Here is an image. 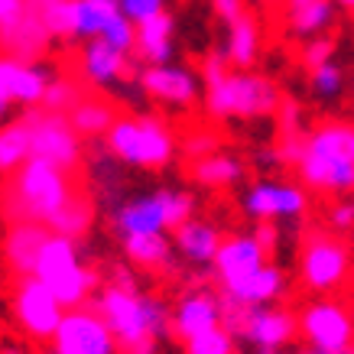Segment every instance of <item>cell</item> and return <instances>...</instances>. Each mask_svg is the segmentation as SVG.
I'll return each instance as SVG.
<instances>
[{
  "instance_id": "74e56055",
  "label": "cell",
  "mask_w": 354,
  "mask_h": 354,
  "mask_svg": "<svg viewBox=\"0 0 354 354\" xmlns=\"http://www.w3.org/2000/svg\"><path fill=\"white\" fill-rule=\"evenodd\" d=\"M273 118H277L279 133H306V111H302V104L292 95H283Z\"/></svg>"
},
{
  "instance_id": "11a10c76",
  "label": "cell",
  "mask_w": 354,
  "mask_h": 354,
  "mask_svg": "<svg viewBox=\"0 0 354 354\" xmlns=\"http://www.w3.org/2000/svg\"><path fill=\"white\" fill-rule=\"evenodd\" d=\"M254 354H286V351H254Z\"/></svg>"
},
{
  "instance_id": "7c38bea8",
  "label": "cell",
  "mask_w": 354,
  "mask_h": 354,
  "mask_svg": "<svg viewBox=\"0 0 354 354\" xmlns=\"http://www.w3.org/2000/svg\"><path fill=\"white\" fill-rule=\"evenodd\" d=\"M241 208L247 218L254 221H299L309 212V189L290 179H277V176H263L244 189L241 195Z\"/></svg>"
},
{
  "instance_id": "8d00e7d4",
  "label": "cell",
  "mask_w": 354,
  "mask_h": 354,
  "mask_svg": "<svg viewBox=\"0 0 354 354\" xmlns=\"http://www.w3.org/2000/svg\"><path fill=\"white\" fill-rule=\"evenodd\" d=\"M215 150H221V140H218L215 130H208V127H192L183 140H179V153L192 162L208 156V153H215Z\"/></svg>"
},
{
  "instance_id": "f546056e",
  "label": "cell",
  "mask_w": 354,
  "mask_h": 354,
  "mask_svg": "<svg viewBox=\"0 0 354 354\" xmlns=\"http://www.w3.org/2000/svg\"><path fill=\"white\" fill-rule=\"evenodd\" d=\"M338 17V3L335 0H306L290 7L286 20H290V32L299 39H312V36H325L335 26Z\"/></svg>"
},
{
  "instance_id": "ffe728a7",
  "label": "cell",
  "mask_w": 354,
  "mask_h": 354,
  "mask_svg": "<svg viewBox=\"0 0 354 354\" xmlns=\"http://www.w3.org/2000/svg\"><path fill=\"white\" fill-rule=\"evenodd\" d=\"M225 234L215 221L208 218H185L183 225L172 231V247H176V257H183L192 270H212V260H215L218 247H221Z\"/></svg>"
},
{
  "instance_id": "836d02e7",
  "label": "cell",
  "mask_w": 354,
  "mask_h": 354,
  "mask_svg": "<svg viewBox=\"0 0 354 354\" xmlns=\"http://www.w3.org/2000/svg\"><path fill=\"white\" fill-rule=\"evenodd\" d=\"M348 91V75L338 62H325L319 68H309V95L322 104H335L342 101V95Z\"/></svg>"
},
{
  "instance_id": "7bdbcfd3",
  "label": "cell",
  "mask_w": 354,
  "mask_h": 354,
  "mask_svg": "<svg viewBox=\"0 0 354 354\" xmlns=\"http://www.w3.org/2000/svg\"><path fill=\"white\" fill-rule=\"evenodd\" d=\"M328 225H332V231H338V234L354 231V198L338 195V202L328 208Z\"/></svg>"
},
{
  "instance_id": "7dc6e473",
  "label": "cell",
  "mask_w": 354,
  "mask_h": 354,
  "mask_svg": "<svg viewBox=\"0 0 354 354\" xmlns=\"http://www.w3.org/2000/svg\"><path fill=\"white\" fill-rule=\"evenodd\" d=\"M254 237H257L260 244H263V250H267L270 257L277 254V244H279L277 221H257V227H254Z\"/></svg>"
},
{
  "instance_id": "603a6c76",
  "label": "cell",
  "mask_w": 354,
  "mask_h": 354,
  "mask_svg": "<svg viewBox=\"0 0 354 354\" xmlns=\"http://www.w3.org/2000/svg\"><path fill=\"white\" fill-rule=\"evenodd\" d=\"M88 179H91V189H95V202L101 212H114L127 195H124V185H127V166L114 156V153L104 147V153L91 156V166H88Z\"/></svg>"
},
{
  "instance_id": "7a4b0ae2",
  "label": "cell",
  "mask_w": 354,
  "mask_h": 354,
  "mask_svg": "<svg viewBox=\"0 0 354 354\" xmlns=\"http://www.w3.org/2000/svg\"><path fill=\"white\" fill-rule=\"evenodd\" d=\"M296 172L315 195H354V120L312 127Z\"/></svg>"
},
{
  "instance_id": "5b68a950",
  "label": "cell",
  "mask_w": 354,
  "mask_h": 354,
  "mask_svg": "<svg viewBox=\"0 0 354 354\" xmlns=\"http://www.w3.org/2000/svg\"><path fill=\"white\" fill-rule=\"evenodd\" d=\"M104 147L127 169L156 172L172 166L176 153H179V137L166 120L153 118V114H133V118L114 120V127L104 137Z\"/></svg>"
},
{
  "instance_id": "52a82bcc",
  "label": "cell",
  "mask_w": 354,
  "mask_h": 354,
  "mask_svg": "<svg viewBox=\"0 0 354 354\" xmlns=\"http://www.w3.org/2000/svg\"><path fill=\"white\" fill-rule=\"evenodd\" d=\"M195 198L183 189H153V192L130 195L111 212V227L114 234L140 237V234H169L192 218Z\"/></svg>"
},
{
  "instance_id": "f5cc1de1",
  "label": "cell",
  "mask_w": 354,
  "mask_h": 354,
  "mask_svg": "<svg viewBox=\"0 0 354 354\" xmlns=\"http://www.w3.org/2000/svg\"><path fill=\"white\" fill-rule=\"evenodd\" d=\"M338 3V10H344V13H354V0H335Z\"/></svg>"
},
{
  "instance_id": "44dd1931",
  "label": "cell",
  "mask_w": 354,
  "mask_h": 354,
  "mask_svg": "<svg viewBox=\"0 0 354 354\" xmlns=\"http://www.w3.org/2000/svg\"><path fill=\"white\" fill-rule=\"evenodd\" d=\"M49 225L43 221H10L7 234H3V260L10 263L17 277H30L36 267V257L43 244L49 241Z\"/></svg>"
},
{
  "instance_id": "d590c367",
  "label": "cell",
  "mask_w": 354,
  "mask_h": 354,
  "mask_svg": "<svg viewBox=\"0 0 354 354\" xmlns=\"http://www.w3.org/2000/svg\"><path fill=\"white\" fill-rule=\"evenodd\" d=\"M82 97H85V91H82V85H78L75 78L53 75V82H49V88H46V97H43V104H39V108L59 111V114H68V111L75 108Z\"/></svg>"
},
{
  "instance_id": "c3c4849f",
  "label": "cell",
  "mask_w": 354,
  "mask_h": 354,
  "mask_svg": "<svg viewBox=\"0 0 354 354\" xmlns=\"http://www.w3.org/2000/svg\"><path fill=\"white\" fill-rule=\"evenodd\" d=\"M111 283H114V286H124V290H140L133 263H114V267H111Z\"/></svg>"
},
{
  "instance_id": "bcb514c9",
  "label": "cell",
  "mask_w": 354,
  "mask_h": 354,
  "mask_svg": "<svg viewBox=\"0 0 354 354\" xmlns=\"http://www.w3.org/2000/svg\"><path fill=\"white\" fill-rule=\"evenodd\" d=\"M212 10H215V17L221 23H234L237 17H244V0H212Z\"/></svg>"
},
{
  "instance_id": "681fc988",
  "label": "cell",
  "mask_w": 354,
  "mask_h": 354,
  "mask_svg": "<svg viewBox=\"0 0 354 354\" xmlns=\"http://www.w3.org/2000/svg\"><path fill=\"white\" fill-rule=\"evenodd\" d=\"M254 160H257L260 169H273V166H279L277 147H260V150H254Z\"/></svg>"
},
{
  "instance_id": "ab89813d",
  "label": "cell",
  "mask_w": 354,
  "mask_h": 354,
  "mask_svg": "<svg viewBox=\"0 0 354 354\" xmlns=\"http://www.w3.org/2000/svg\"><path fill=\"white\" fill-rule=\"evenodd\" d=\"M306 137H309V130L306 133H279L277 137V156H279V166H299L302 160V150H306Z\"/></svg>"
},
{
  "instance_id": "60d3db41",
  "label": "cell",
  "mask_w": 354,
  "mask_h": 354,
  "mask_svg": "<svg viewBox=\"0 0 354 354\" xmlns=\"http://www.w3.org/2000/svg\"><path fill=\"white\" fill-rule=\"evenodd\" d=\"M118 3H120V13L130 23H137V26L153 20V17H160V13H166V0H118Z\"/></svg>"
},
{
  "instance_id": "db71d44e",
  "label": "cell",
  "mask_w": 354,
  "mask_h": 354,
  "mask_svg": "<svg viewBox=\"0 0 354 354\" xmlns=\"http://www.w3.org/2000/svg\"><path fill=\"white\" fill-rule=\"evenodd\" d=\"M0 354H26V351H20V348H3Z\"/></svg>"
},
{
  "instance_id": "30bf717a",
  "label": "cell",
  "mask_w": 354,
  "mask_h": 354,
  "mask_svg": "<svg viewBox=\"0 0 354 354\" xmlns=\"http://www.w3.org/2000/svg\"><path fill=\"white\" fill-rule=\"evenodd\" d=\"M30 120V137H32V156L59 166V169L72 172L82 166V133L72 127L68 114L46 108H30L26 111Z\"/></svg>"
},
{
  "instance_id": "2e32d148",
  "label": "cell",
  "mask_w": 354,
  "mask_h": 354,
  "mask_svg": "<svg viewBox=\"0 0 354 354\" xmlns=\"http://www.w3.org/2000/svg\"><path fill=\"white\" fill-rule=\"evenodd\" d=\"M133 78L140 82V88L147 91V97L160 101V104H169V108L189 111L198 104L202 95V75L185 68L179 62H162V65H140Z\"/></svg>"
},
{
  "instance_id": "9f6ffc18",
  "label": "cell",
  "mask_w": 354,
  "mask_h": 354,
  "mask_svg": "<svg viewBox=\"0 0 354 354\" xmlns=\"http://www.w3.org/2000/svg\"><path fill=\"white\" fill-rule=\"evenodd\" d=\"M286 3H290V7H296V3H306V0H286Z\"/></svg>"
},
{
  "instance_id": "d6a6232c",
  "label": "cell",
  "mask_w": 354,
  "mask_h": 354,
  "mask_svg": "<svg viewBox=\"0 0 354 354\" xmlns=\"http://www.w3.org/2000/svg\"><path fill=\"white\" fill-rule=\"evenodd\" d=\"M91 225H95V202H91L88 195H78V192L49 218V231H53V234L75 237V241H82V237L91 231Z\"/></svg>"
},
{
  "instance_id": "d4e9b609",
  "label": "cell",
  "mask_w": 354,
  "mask_h": 354,
  "mask_svg": "<svg viewBox=\"0 0 354 354\" xmlns=\"http://www.w3.org/2000/svg\"><path fill=\"white\" fill-rule=\"evenodd\" d=\"M290 292V283H286V273L277 263H263V267L247 279L241 290L221 296L225 302H234V306H270V302H283Z\"/></svg>"
},
{
  "instance_id": "b9f144b4",
  "label": "cell",
  "mask_w": 354,
  "mask_h": 354,
  "mask_svg": "<svg viewBox=\"0 0 354 354\" xmlns=\"http://www.w3.org/2000/svg\"><path fill=\"white\" fill-rule=\"evenodd\" d=\"M104 39H108V43H114L118 49H124V53L133 55V46H137V23H130L127 17L120 13L118 20L104 30Z\"/></svg>"
},
{
  "instance_id": "4dcf8cb0",
  "label": "cell",
  "mask_w": 354,
  "mask_h": 354,
  "mask_svg": "<svg viewBox=\"0 0 354 354\" xmlns=\"http://www.w3.org/2000/svg\"><path fill=\"white\" fill-rule=\"evenodd\" d=\"M32 156V137H30V120L26 114L17 120L0 124V172L10 176Z\"/></svg>"
},
{
  "instance_id": "5bb4252c",
  "label": "cell",
  "mask_w": 354,
  "mask_h": 354,
  "mask_svg": "<svg viewBox=\"0 0 354 354\" xmlns=\"http://www.w3.org/2000/svg\"><path fill=\"white\" fill-rule=\"evenodd\" d=\"M263 263H270V254L263 250L254 231H237V234H227L218 247L215 260H212V277L218 283V292L227 296V292L241 290L247 279L254 277Z\"/></svg>"
},
{
  "instance_id": "277c9868",
  "label": "cell",
  "mask_w": 354,
  "mask_h": 354,
  "mask_svg": "<svg viewBox=\"0 0 354 354\" xmlns=\"http://www.w3.org/2000/svg\"><path fill=\"white\" fill-rule=\"evenodd\" d=\"M283 91L273 78L254 68H231L221 82L205 85V114L212 120H263L273 118Z\"/></svg>"
},
{
  "instance_id": "e575fe53",
  "label": "cell",
  "mask_w": 354,
  "mask_h": 354,
  "mask_svg": "<svg viewBox=\"0 0 354 354\" xmlns=\"http://www.w3.org/2000/svg\"><path fill=\"white\" fill-rule=\"evenodd\" d=\"M237 335L227 325H215L183 342V354H237Z\"/></svg>"
},
{
  "instance_id": "816d5d0a",
  "label": "cell",
  "mask_w": 354,
  "mask_h": 354,
  "mask_svg": "<svg viewBox=\"0 0 354 354\" xmlns=\"http://www.w3.org/2000/svg\"><path fill=\"white\" fill-rule=\"evenodd\" d=\"M299 354H354V348H348V351H319V348H306V351Z\"/></svg>"
},
{
  "instance_id": "f35d334b",
  "label": "cell",
  "mask_w": 354,
  "mask_h": 354,
  "mask_svg": "<svg viewBox=\"0 0 354 354\" xmlns=\"http://www.w3.org/2000/svg\"><path fill=\"white\" fill-rule=\"evenodd\" d=\"M335 53H338V46H335V39L328 32L325 36H312V39L302 43V65L306 68H319V65L332 62Z\"/></svg>"
},
{
  "instance_id": "1f68e13d",
  "label": "cell",
  "mask_w": 354,
  "mask_h": 354,
  "mask_svg": "<svg viewBox=\"0 0 354 354\" xmlns=\"http://www.w3.org/2000/svg\"><path fill=\"white\" fill-rule=\"evenodd\" d=\"M68 120H72V127L82 133V137H91V140H104L108 137V130L114 127V104L104 101V97H82L75 108L68 111Z\"/></svg>"
},
{
  "instance_id": "f6af8a7d",
  "label": "cell",
  "mask_w": 354,
  "mask_h": 354,
  "mask_svg": "<svg viewBox=\"0 0 354 354\" xmlns=\"http://www.w3.org/2000/svg\"><path fill=\"white\" fill-rule=\"evenodd\" d=\"M26 17V0H0V36Z\"/></svg>"
},
{
  "instance_id": "6da1fadb",
  "label": "cell",
  "mask_w": 354,
  "mask_h": 354,
  "mask_svg": "<svg viewBox=\"0 0 354 354\" xmlns=\"http://www.w3.org/2000/svg\"><path fill=\"white\" fill-rule=\"evenodd\" d=\"M95 309L111 325L120 354H160V342L172 335V306L143 290L108 283L95 296Z\"/></svg>"
},
{
  "instance_id": "ba28073f",
  "label": "cell",
  "mask_w": 354,
  "mask_h": 354,
  "mask_svg": "<svg viewBox=\"0 0 354 354\" xmlns=\"http://www.w3.org/2000/svg\"><path fill=\"white\" fill-rule=\"evenodd\" d=\"M225 325L237 335V342L250 344L254 351H286L299 338V312H292L283 302L270 306L225 302Z\"/></svg>"
},
{
  "instance_id": "f907efd6",
  "label": "cell",
  "mask_w": 354,
  "mask_h": 354,
  "mask_svg": "<svg viewBox=\"0 0 354 354\" xmlns=\"http://www.w3.org/2000/svg\"><path fill=\"white\" fill-rule=\"evenodd\" d=\"M10 108H13V104H10V101H7V97H3V95H0V124L7 120V114H10Z\"/></svg>"
},
{
  "instance_id": "e0dca14e",
  "label": "cell",
  "mask_w": 354,
  "mask_h": 354,
  "mask_svg": "<svg viewBox=\"0 0 354 354\" xmlns=\"http://www.w3.org/2000/svg\"><path fill=\"white\" fill-rule=\"evenodd\" d=\"M53 72L39 62H26L17 55H0V95L20 108H39Z\"/></svg>"
},
{
  "instance_id": "d6986e66",
  "label": "cell",
  "mask_w": 354,
  "mask_h": 354,
  "mask_svg": "<svg viewBox=\"0 0 354 354\" xmlns=\"http://www.w3.org/2000/svg\"><path fill=\"white\" fill-rule=\"evenodd\" d=\"M215 325H225V302L221 292L212 290H189L179 296V302L172 306V335L179 338H192L198 332H208Z\"/></svg>"
},
{
  "instance_id": "9a60e30c",
  "label": "cell",
  "mask_w": 354,
  "mask_h": 354,
  "mask_svg": "<svg viewBox=\"0 0 354 354\" xmlns=\"http://www.w3.org/2000/svg\"><path fill=\"white\" fill-rule=\"evenodd\" d=\"M65 315V306L53 296V290L32 277H20L13 292V319L32 342H49Z\"/></svg>"
},
{
  "instance_id": "ac0fdd59",
  "label": "cell",
  "mask_w": 354,
  "mask_h": 354,
  "mask_svg": "<svg viewBox=\"0 0 354 354\" xmlns=\"http://www.w3.org/2000/svg\"><path fill=\"white\" fill-rule=\"evenodd\" d=\"M78 72L88 88H118L130 78V53L108 43L104 36L85 39L78 55Z\"/></svg>"
},
{
  "instance_id": "4fadbf2b",
  "label": "cell",
  "mask_w": 354,
  "mask_h": 354,
  "mask_svg": "<svg viewBox=\"0 0 354 354\" xmlns=\"http://www.w3.org/2000/svg\"><path fill=\"white\" fill-rule=\"evenodd\" d=\"M53 354H120V344L95 306L65 309L62 322L49 338Z\"/></svg>"
},
{
  "instance_id": "484cf974",
  "label": "cell",
  "mask_w": 354,
  "mask_h": 354,
  "mask_svg": "<svg viewBox=\"0 0 354 354\" xmlns=\"http://www.w3.org/2000/svg\"><path fill=\"white\" fill-rule=\"evenodd\" d=\"M53 39H55L53 30H49V26H46V23L39 20L30 7H26V17H23L10 32H3V36H0V49H3L7 55H17V59H26V62H36V59L49 49Z\"/></svg>"
},
{
  "instance_id": "8992f818",
  "label": "cell",
  "mask_w": 354,
  "mask_h": 354,
  "mask_svg": "<svg viewBox=\"0 0 354 354\" xmlns=\"http://www.w3.org/2000/svg\"><path fill=\"white\" fill-rule=\"evenodd\" d=\"M32 277L46 283L65 309L88 306V299H91V292L97 286V273L85 263L82 241L65 234H49V241L43 244L39 257H36Z\"/></svg>"
},
{
  "instance_id": "4316f807",
  "label": "cell",
  "mask_w": 354,
  "mask_h": 354,
  "mask_svg": "<svg viewBox=\"0 0 354 354\" xmlns=\"http://www.w3.org/2000/svg\"><path fill=\"white\" fill-rule=\"evenodd\" d=\"M260 23L244 13L234 23H227V39H225V55L231 68H254L260 59Z\"/></svg>"
},
{
  "instance_id": "9c48e42d",
  "label": "cell",
  "mask_w": 354,
  "mask_h": 354,
  "mask_svg": "<svg viewBox=\"0 0 354 354\" xmlns=\"http://www.w3.org/2000/svg\"><path fill=\"white\" fill-rule=\"evenodd\" d=\"M351 277V250L328 231H312L299 247V283L315 296H332Z\"/></svg>"
},
{
  "instance_id": "ee69618b",
  "label": "cell",
  "mask_w": 354,
  "mask_h": 354,
  "mask_svg": "<svg viewBox=\"0 0 354 354\" xmlns=\"http://www.w3.org/2000/svg\"><path fill=\"white\" fill-rule=\"evenodd\" d=\"M227 72H231V62H227L225 49L208 53V55H205V62H202V68H198V75H202L205 85H215V82H221Z\"/></svg>"
},
{
  "instance_id": "cb8c5ba5",
  "label": "cell",
  "mask_w": 354,
  "mask_h": 354,
  "mask_svg": "<svg viewBox=\"0 0 354 354\" xmlns=\"http://www.w3.org/2000/svg\"><path fill=\"white\" fill-rule=\"evenodd\" d=\"M133 55H137L143 65L172 62V55H176V17H172L169 10L160 13V17H153V20H147V23H140Z\"/></svg>"
},
{
  "instance_id": "8fae6325",
  "label": "cell",
  "mask_w": 354,
  "mask_h": 354,
  "mask_svg": "<svg viewBox=\"0 0 354 354\" xmlns=\"http://www.w3.org/2000/svg\"><path fill=\"white\" fill-rule=\"evenodd\" d=\"M299 338L306 348L348 351L354 348V315L335 296H315L299 309Z\"/></svg>"
},
{
  "instance_id": "3957f363",
  "label": "cell",
  "mask_w": 354,
  "mask_h": 354,
  "mask_svg": "<svg viewBox=\"0 0 354 354\" xmlns=\"http://www.w3.org/2000/svg\"><path fill=\"white\" fill-rule=\"evenodd\" d=\"M72 195H75V185H72L68 172L53 166V162L30 156L20 169L10 172V183L3 192V215L10 221H43V225H49V218Z\"/></svg>"
},
{
  "instance_id": "83f0119b",
  "label": "cell",
  "mask_w": 354,
  "mask_h": 354,
  "mask_svg": "<svg viewBox=\"0 0 354 354\" xmlns=\"http://www.w3.org/2000/svg\"><path fill=\"white\" fill-rule=\"evenodd\" d=\"M192 179L205 189H227L244 179V160L231 150H215L192 162Z\"/></svg>"
},
{
  "instance_id": "7402d4cb",
  "label": "cell",
  "mask_w": 354,
  "mask_h": 354,
  "mask_svg": "<svg viewBox=\"0 0 354 354\" xmlns=\"http://www.w3.org/2000/svg\"><path fill=\"white\" fill-rule=\"evenodd\" d=\"M120 17L118 0H68L65 7V36L62 39H97Z\"/></svg>"
},
{
  "instance_id": "f1b7e54d",
  "label": "cell",
  "mask_w": 354,
  "mask_h": 354,
  "mask_svg": "<svg viewBox=\"0 0 354 354\" xmlns=\"http://www.w3.org/2000/svg\"><path fill=\"white\" fill-rule=\"evenodd\" d=\"M124 257L137 270H169L176 263V247L166 234H140V237H124Z\"/></svg>"
}]
</instances>
